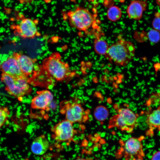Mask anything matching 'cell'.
Wrapping results in <instances>:
<instances>
[{
  "label": "cell",
  "instance_id": "cell-27",
  "mask_svg": "<svg viewBox=\"0 0 160 160\" xmlns=\"http://www.w3.org/2000/svg\"><path fill=\"white\" fill-rule=\"evenodd\" d=\"M156 3L160 8V0H156Z\"/></svg>",
  "mask_w": 160,
  "mask_h": 160
},
{
  "label": "cell",
  "instance_id": "cell-21",
  "mask_svg": "<svg viewBox=\"0 0 160 160\" xmlns=\"http://www.w3.org/2000/svg\"><path fill=\"white\" fill-rule=\"evenodd\" d=\"M148 36L150 41L153 43H157L160 40V32L154 29L149 31Z\"/></svg>",
  "mask_w": 160,
  "mask_h": 160
},
{
  "label": "cell",
  "instance_id": "cell-15",
  "mask_svg": "<svg viewBox=\"0 0 160 160\" xmlns=\"http://www.w3.org/2000/svg\"><path fill=\"white\" fill-rule=\"evenodd\" d=\"M49 142L44 135H41L35 138L31 146V150L34 154L42 155L45 153L49 147Z\"/></svg>",
  "mask_w": 160,
  "mask_h": 160
},
{
  "label": "cell",
  "instance_id": "cell-14",
  "mask_svg": "<svg viewBox=\"0 0 160 160\" xmlns=\"http://www.w3.org/2000/svg\"><path fill=\"white\" fill-rule=\"evenodd\" d=\"M13 55L17 59L21 71L27 77L34 72L36 59L20 53L14 52Z\"/></svg>",
  "mask_w": 160,
  "mask_h": 160
},
{
  "label": "cell",
  "instance_id": "cell-25",
  "mask_svg": "<svg viewBox=\"0 0 160 160\" xmlns=\"http://www.w3.org/2000/svg\"><path fill=\"white\" fill-rule=\"evenodd\" d=\"M22 3H28L31 2L33 0H18Z\"/></svg>",
  "mask_w": 160,
  "mask_h": 160
},
{
  "label": "cell",
  "instance_id": "cell-6",
  "mask_svg": "<svg viewBox=\"0 0 160 160\" xmlns=\"http://www.w3.org/2000/svg\"><path fill=\"white\" fill-rule=\"evenodd\" d=\"M73 124L65 119L59 121L51 128L52 138L58 142H71L77 133Z\"/></svg>",
  "mask_w": 160,
  "mask_h": 160
},
{
  "label": "cell",
  "instance_id": "cell-5",
  "mask_svg": "<svg viewBox=\"0 0 160 160\" xmlns=\"http://www.w3.org/2000/svg\"><path fill=\"white\" fill-rule=\"evenodd\" d=\"M67 14L71 25L80 31L87 30L91 27L95 20L91 13L87 9L81 7L70 11Z\"/></svg>",
  "mask_w": 160,
  "mask_h": 160
},
{
  "label": "cell",
  "instance_id": "cell-17",
  "mask_svg": "<svg viewBox=\"0 0 160 160\" xmlns=\"http://www.w3.org/2000/svg\"><path fill=\"white\" fill-rule=\"evenodd\" d=\"M160 105V89L152 92L148 96L143 105L148 108Z\"/></svg>",
  "mask_w": 160,
  "mask_h": 160
},
{
  "label": "cell",
  "instance_id": "cell-18",
  "mask_svg": "<svg viewBox=\"0 0 160 160\" xmlns=\"http://www.w3.org/2000/svg\"><path fill=\"white\" fill-rule=\"evenodd\" d=\"M108 20L112 22H115L121 17L122 12L120 9L116 6H113L108 10L107 13Z\"/></svg>",
  "mask_w": 160,
  "mask_h": 160
},
{
  "label": "cell",
  "instance_id": "cell-1",
  "mask_svg": "<svg viewBox=\"0 0 160 160\" xmlns=\"http://www.w3.org/2000/svg\"><path fill=\"white\" fill-rule=\"evenodd\" d=\"M42 66L48 75L57 81H63L73 74L68 64L62 60L60 55L57 52L52 53L44 59Z\"/></svg>",
  "mask_w": 160,
  "mask_h": 160
},
{
  "label": "cell",
  "instance_id": "cell-9",
  "mask_svg": "<svg viewBox=\"0 0 160 160\" xmlns=\"http://www.w3.org/2000/svg\"><path fill=\"white\" fill-rule=\"evenodd\" d=\"M145 137L143 135L138 137H132L125 142L124 149L126 160H130L139 156L143 157L145 156L142 141Z\"/></svg>",
  "mask_w": 160,
  "mask_h": 160
},
{
  "label": "cell",
  "instance_id": "cell-22",
  "mask_svg": "<svg viewBox=\"0 0 160 160\" xmlns=\"http://www.w3.org/2000/svg\"><path fill=\"white\" fill-rule=\"evenodd\" d=\"M157 13L156 17L154 18L152 23V25L154 29L160 32V15Z\"/></svg>",
  "mask_w": 160,
  "mask_h": 160
},
{
  "label": "cell",
  "instance_id": "cell-19",
  "mask_svg": "<svg viewBox=\"0 0 160 160\" xmlns=\"http://www.w3.org/2000/svg\"><path fill=\"white\" fill-rule=\"evenodd\" d=\"M108 110L104 107L100 106L97 107L94 111V115L95 118L99 121L105 120L108 116Z\"/></svg>",
  "mask_w": 160,
  "mask_h": 160
},
{
  "label": "cell",
  "instance_id": "cell-8",
  "mask_svg": "<svg viewBox=\"0 0 160 160\" xmlns=\"http://www.w3.org/2000/svg\"><path fill=\"white\" fill-rule=\"evenodd\" d=\"M37 22L26 18L23 19L20 24L14 26L15 35L23 39H31L40 35L38 32Z\"/></svg>",
  "mask_w": 160,
  "mask_h": 160
},
{
  "label": "cell",
  "instance_id": "cell-26",
  "mask_svg": "<svg viewBox=\"0 0 160 160\" xmlns=\"http://www.w3.org/2000/svg\"><path fill=\"white\" fill-rule=\"evenodd\" d=\"M93 160L92 159H85L84 158H81L79 156L77 157L75 160Z\"/></svg>",
  "mask_w": 160,
  "mask_h": 160
},
{
  "label": "cell",
  "instance_id": "cell-20",
  "mask_svg": "<svg viewBox=\"0 0 160 160\" xmlns=\"http://www.w3.org/2000/svg\"><path fill=\"white\" fill-rule=\"evenodd\" d=\"M10 115V111L7 106H0V129L4 125Z\"/></svg>",
  "mask_w": 160,
  "mask_h": 160
},
{
  "label": "cell",
  "instance_id": "cell-12",
  "mask_svg": "<svg viewBox=\"0 0 160 160\" xmlns=\"http://www.w3.org/2000/svg\"><path fill=\"white\" fill-rule=\"evenodd\" d=\"M0 71L14 77L26 76L22 72L17 59L13 55L0 64Z\"/></svg>",
  "mask_w": 160,
  "mask_h": 160
},
{
  "label": "cell",
  "instance_id": "cell-3",
  "mask_svg": "<svg viewBox=\"0 0 160 160\" xmlns=\"http://www.w3.org/2000/svg\"><path fill=\"white\" fill-rule=\"evenodd\" d=\"M1 79L5 85V89L7 93L20 101H22L24 96L29 94L32 90L28 77L15 78L2 73Z\"/></svg>",
  "mask_w": 160,
  "mask_h": 160
},
{
  "label": "cell",
  "instance_id": "cell-4",
  "mask_svg": "<svg viewBox=\"0 0 160 160\" xmlns=\"http://www.w3.org/2000/svg\"><path fill=\"white\" fill-rule=\"evenodd\" d=\"M138 115L129 108L119 109L110 119L109 127H117L128 133H132L138 125Z\"/></svg>",
  "mask_w": 160,
  "mask_h": 160
},
{
  "label": "cell",
  "instance_id": "cell-24",
  "mask_svg": "<svg viewBox=\"0 0 160 160\" xmlns=\"http://www.w3.org/2000/svg\"><path fill=\"white\" fill-rule=\"evenodd\" d=\"M131 160H143V157L139 156L132 159Z\"/></svg>",
  "mask_w": 160,
  "mask_h": 160
},
{
  "label": "cell",
  "instance_id": "cell-11",
  "mask_svg": "<svg viewBox=\"0 0 160 160\" xmlns=\"http://www.w3.org/2000/svg\"><path fill=\"white\" fill-rule=\"evenodd\" d=\"M147 114L145 121L148 129L145 135L152 137L155 130L160 131V105L154 109H150Z\"/></svg>",
  "mask_w": 160,
  "mask_h": 160
},
{
  "label": "cell",
  "instance_id": "cell-10",
  "mask_svg": "<svg viewBox=\"0 0 160 160\" xmlns=\"http://www.w3.org/2000/svg\"><path fill=\"white\" fill-rule=\"evenodd\" d=\"M53 98V94L49 90L44 89L37 91L36 95L31 100V107L34 110H49Z\"/></svg>",
  "mask_w": 160,
  "mask_h": 160
},
{
  "label": "cell",
  "instance_id": "cell-13",
  "mask_svg": "<svg viewBox=\"0 0 160 160\" xmlns=\"http://www.w3.org/2000/svg\"><path fill=\"white\" fill-rule=\"evenodd\" d=\"M148 4L146 1L133 0L128 7L127 12L130 19L139 20L142 18L143 12L146 10Z\"/></svg>",
  "mask_w": 160,
  "mask_h": 160
},
{
  "label": "cell",
  "instance_id": "cell-16",
  "mask_svg": "<svg viewBox=\"0 0 160 160\" xmlns=\"http://www.w3.org/2000/svg\"><path fill=\"white\" fill-rule=\"evenodd\" d=\"M109 47L106 41L102 38H98L94 42V50L99 55H106Z\"/></svg>",
  "mask_w": 160,
  "mask_h": 160
},
{
  "label": "cell",
  "instance_id": "cell-7",
  "mask_svg": "<svg viewBox=\"0 0 160 160\" xmlns=\"http://www.w3.org/2000/svg\"><path fill=\"white\" fill-rule=\"evenodd\" d=\"M60 111L64 115L65 119L73 123L82 122L85 117L84 109L81 105L70 100L61 102Z\"/></svg>",
  "mask_w": 160,
  "mask_h": 160
},
{
  "label": "cell",
  "instance_id": "cell-23",
  "mask_svg": "<svg viewBox=\"0 0 160 160\" xmlns=\"http://www.w3.org/2000/svg\"><path fill=\"white\" fill-rule=\"evenodd\" d=\"M151 160H160V151H156L153 154Z\"/></svg>",
  "mask_w": 160,
  "mask_h": 160
},
{
  "label": "cell",
  "instance_id": "cell-2",
  "mask_svg": "<svg viewBox=\"0 0 160 160\" xmlns=\"http://www.w3.org/2000/svg\"><path fill=\"white\" fill-rule=\"evenodd\" d=\"M135 51V47L132 42L121 39L109 47L106 55L115 64L125 66L133 59Z\"/></svg>",
  "mask_w": 160,
  "mask_h": 160
}]
</instances>
